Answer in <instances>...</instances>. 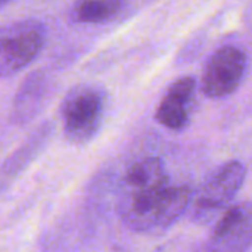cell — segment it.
I'll return each instance as SVG.
<instances>
[{
	"label": "cell",
	"instance_id": "cell-1",
	"mask_svg": "<svg viewBox=\"0 0 252 252\" xmlns=\"http://www.w3.org/2000/svg\"><path fill=\"white\" fill-rule=\"evenodd\" d=\"M192 196L189 186H170L162 159L149 157L133 164L124 174L118 213L134 232L165 229L186 213Z\"/></svg>",
	"mask_w": 252,
	"mask_h": 252
},
{
	"label": "cell",
	"instance_id": "cell-2",
	"mask_svg": "<svg viewBox=\"0 0 252 252\" xmlns=\"http://www.w3.org/2000/svg\"><path fill=\"white\" fill-rule=\"evenodd\" d=\"M106 108V92L93 83L74 86L63 97L61 117L63 134L74 145L90 142L99 131Z\"/></svg>",
	"mask_w": 252,
	"mask_h": 252
},
{
	"label": "cell",
	"instance_id": "cell-3",
	"mask_svg": "<svg viewBox=\"0 0 252 252\" xmlns=\"http://www.w3.org/2000/svg\"><path fill=\"white\" fill-rule=\"evenodd\" d=\"M46 27L38 19H24L0 28V78L28 66L41 52Z\"/></svg>",
	"mask_w": 252,
	"mask_h": 252
},
{
	"label": "cell",
	"instance_id": "cell-4",
	"mask_svg": "<svg viewBox=\"0 0 252 252\" xmlns=\"http://www.w3.org/2000/svg\"><path fill=\"white\" fill-rule=\"evenodd\" d=\"M247 65V55L239 47L223 46L216 50L202 71V93L211 99H221L232 94L242 83Z\"/></svg>",
	"mask_w": 252,
	"mask_h": 252
},
{
	"label": "cell",
	"instance_id": "cell-5",
	"mask_svg": "<svg viewBox=\"0 0 252 252\" xmlns=\"http://www.w3.org/2000/svg\"><path fill=\"white\" fill-rule=\"evenodd\" d=\"M247 177V168L239 161L226 162L220 167L195 195L193 211L201 221H208L238 195Z\"/></svg>",
	"mask_w": 252,
	"mask_h": 252
},
{
	"label": "cell",
	"instance_id": "cell-6",
	"mask_svg": "<svg viewBox=\"0 0 252 252\" xmlns=\"http://www.w3.org/2000/svg\"><path fill=\"white\" fill-rule=\"evenodd\" d=\"M252 245V204L230 207L217 221L210 248L211 252H245Z\"/></svg>",
	"mask_w": 252,
	"mask_h": 252
},
{
	"label": "cell",
	"instance_id": "cell-7",
	"mask_svg": "<svg viewBox=\"0 0 252 252\" xmlns=\"http://www.w3.org/2000/svg\"><path fill=\"white\" fill-rule=\"evenodd\" d=\"M195 90L193 77L185 75L174 80L157 108L155 120L168 130H183L189 123Z\"/></svg>",
	"mask_w": 252,
	"mask_h": 252
},
{
	"label": "cell",
	"instance_id": "cell-8",
	"mask_svg": "<svg viewBox=\"0 0 252 252\" xmlns=\"http://www.w3.org/2000/svg\"><path fill=\"white\" fill-rule=\"evenodd\" d=\"M47 86V78L41 72L32 74L25 80L16 93L13 103V120L16 123L24 124L38 112L46 96Z\"/></svg>",
	"mask_w": 252,
	"mask_h": 252
},
{
	"label": "cell",
	"instance_id": "cell-9",
	"mask_svg": "<svg viewBox=\"0 0 252 252\" xmlns=\"http://www.w3.org/2000/svg\"><path fill=\"white\" fill-rule=\"evenodd\" d=\"M126 3L120 0H84L71 9V18L83 24H102L117 18Z\"/></svg>",
	"mask_w": 252,
	"mask_h": 252
},
{
	"label": "cell",
	"instance_id": "cell-10",
	"mask_svg": "<svg viewBox=\"0 0 252 252\" xmlns=\"http://www.w3.org/2000/svg\"><path fill=\"white\" fill-rule=\"evenodd\" d=\"M7 3H9L7 0H0V7H3V6H6Z\"/></svg>",
	"mask_w": 252,
	"mask_h": 252
}]
</instances>
